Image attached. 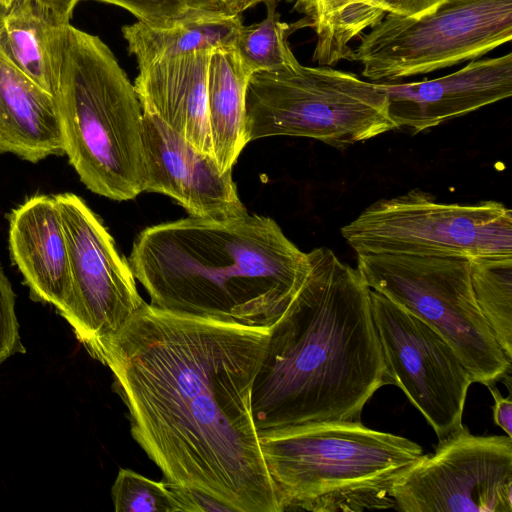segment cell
<instances>
[{
  "instance_id": "cb8c5ba5",
  "label": "cell",
  "mask_w": 512,
  "mask_h": 512,
  "mask_svg": "<svg viewBox=\"0 0 512 512\" xmlns=\"http://www.w3.org/2000/svg\"><path fill=\"white\" fill-rule=\"evenodd\" d=\"M116 512H178L168 481H155L121 468L111 488Z\"/></svg>"
},
{
  "instance_id": "ac0fdd59",
  "label": "cell",
  "mask_w": 512,
  "mask_h": 512,
  "mask_svg": "<svg viewBox=\"0 0 512 512\" xmlns=\"http://www.w3.org/2000/svg\"><path fill=\"white\" fill-rule=\"evenodd\" d=\"M68 25L56 23L32 0H16L0 9V57L54 96Z\"/></svg>"
},
{
  "instance_id": "5bb4252c",
  "label": "cell",
  "mask_w": 512,
  "mask_h": 512,
  "mask_svg": "<svg viewBox=\"0 0 512 512\" xmlns=\"http://www.w3.org/2000/svg\"><path fill=\"white\" fill-rule=\"evenodd\" d=\"M396 128L419 133L512 95V53L474 59L449 75L419 82H377Z\"/></svg>"
},
{
  "instance_id": "83f0119b",
  "label": "cell",
  "mask_w": 512,
  "mask_h": 512,
  "mask_svg": "<svg viewBox=\"0 0 512 512\" xmlns=\"http://www.w3.org/2000/svg\"><path fill=\"white\" fill-rule=\"evenodd\" d=\"M443 0H375L386 13L418 17L434 9Z\"/></svg>"
},
{
  "instance_id": "9a60e30c",
  "label": "cell",
  "mask_w": 512,
  "mask_h": 512,
  "mask_svg": "<svg viewBox=\"0 0 512 512\" xmlns=\"http://www.w3.org/2000/svg\"><path fill=\"white\" fill-rule=\"evenodd\" d=\"M9 248L34 301L64 318L70 297L68 244L54 196L35 195L9 216Z\"/></svg>"
},
{
  "instance_id": "5b68a950",
  "label": "cell",
  "mask_w": 512,
  "mask_h": 512,
  "mask_svg": "<svg viewBox=\"0 0 512 512\" xmlns=\"http://www.w3.org/2000/svg\"><path fill=\"white\" fill-rule=\"evenodd\" d=\"M64 154L93 193L144 191L143 111L134 84L96 35L66 28L55 92Z\"/></svg>"
},
{
  "instance_id": "8992f818",
  "label": "cell",
  "mask_w": 512,
  "mask_h": 512,
  "mask_svg": "<svg viewBox=\"0 0 512 512\" xmlns=\"http://www.w3.org/2000/svg\"><path fill=\"white\" fill-rule=\"evenodd\" d=\"M396 129L377 82L329 66L254 73L245 101L246 141L312 138L342 149Z\"/></svg>"
},
{
  "instance_id": "30bf717a",
  "label": "cell",
  "mask_w": 512,
  "mask_h": 512,
  "mask_svg": "<svg viewBox=\"0 0 512 512\" xmlns=\"http://www.w3.org/2000/svg\"><path fill=\"white\" fill-rule=\"evenodd\" d=\"M65 230L70 297L64 319L94 358L145 303L128 260L101 219L74 193L54 196Z\"/></svg>"
},
{
  "instance_id": "e0dca14e",
  "label": "cell",
  "mask_w": 512,
  "mask_h": 512,
  "mask_svg": "<svg viewBox=\"0 0 512 512\" xmlns=\"http://www.w3.org/2000/svg\"><path fill=\"white\" fill-rule=\"evenodd\" d=\"M36 163L63 155L55 97L0 57V154Z\"/></svg>"
},
{
  "instance_id": "4dcf8cb0",
  "label": "cell",
  "mask_w": 512,
  "mask_h": 512,
  "mask_svg": "<svg viewBox=\"0 0 512 512\" xmlns=\"http://www.w3.org/2000/svg\"><path fill=\"white\" fill-rule=\"evenodd\" d=\"M281 0H222L224 13L227 15H241L244 11L258 4L279 3Z\"/></svg>"
},
{
  "instance_id": "52a82bcc",
  "label": "cell",
  "mask_w": 512,
  "mask_h": 512,
  "mask_svg": "<svg viewBox=\"0 0 512 512\" xmlns=\"http://www.w3.org/2000/svg\"><path fill=\"white\" fill-rule=\"evenodd\" d=\"M366 285L435 329L453 347L473 382L495 384L511 372L474 297L464 256L357 254Z\"/></svg>"
},
{
  "instance_id": "1f68e13d",
  "label": "cell",
  "mask_w": 512,
  "mask_h": 512,
  "mask_svg": "<svg viewBox=\"0 0 512 512\" xmlns=\"http://www.w3.org/2000/svg\"><path fill=\"white\" fill-rule=\"evenodd\" d=\"M195 12L204 14H225L222 0H184ZM227 15V14H226Z\"/></svg>"
},
{
  "instance_id": "277c9868",
  "label": "cell",
  "mask_w": 512,
  "mask_h": 512,
  "mask_svg": "<svg viewBox=\"0 0 512 512\" xmlns=\"http://www.w3.org/2000/svg\"><path fill=\"white\" fill-rule=\"evenodd\" d=\"M284 511L394 508L393 485L425 455L414 441L361 421H325L258 432Z\"/></svg>"
},
{
  "instance_id": "4fadbf2b",
  "label": "cell",
  "mask_w": 512,
  "mask_h": 512,
  "mask_svg": "<svg viewBox=\"0 0 512 512\" xmlns=\"http://www.w3.org/2000/svg\"><path fill=\"white\" fill-rule=\"evenodd\" d=\"M144 191L165 194L189 216L224 219L247 212L232 178L156 116L143 112Z\"/></svg>"
},
{
  "instance_id": "f1b7e54d",
  "label": "cell",
  "mask_w": 512,
  "mask_h": 512,
  "mask_svg": "<svg viewBox=\"0 0 512 512\" xmlns=\"http://www.w3.org/2000/svg\"><path fill=\"white\" fill-rule=\"evenodd\" d=\"M494 399L493 420L507 436L512 438V401L511 395L505 398L495 384L488 385Z\"/></svg>"
},
{
  "instance_id": "9c48e42d",
  "label": "cell",
  "mask_w": 512,
  "mask_h": 512,
  "mask_svg": "<svg viewBox=\"0 0 512 512\" xmlns=\"http://www.w3.org/2000/svg\"><path fill=\"white\" fill-rule=\"evenodd\" d=\"M341 234L357 254L512 256V211L496 201L439 203L413 189L371 204Z\"/></svg>"
},
{
  "instance_id": "7c38bea8",
  "label": "cell",
  "mask_w": 512,
  "mask_h": 512,
  "mask_svg": "<svg viewBox=\"0 0 512 512\" xmlns=\"http://www.w3.org/2000/svg\"><path fill=\"white\" fill-rule=\"evenodd\" d=\"M391 497L403 512H511L512 438L463 426L411 467Z\"/></svg>"
},
{
  "instance_id": "ba28073f",
  "label": "cell",
  "mask_w": 512,
  "mask_h": 512,
  "mask_svg": "<svg viewBox=\"0 0 512 512\" xmlns=\"http://www.w3.org/2000/svg\"><path fill=\"white\" fill-rule=\"evenodd\" d=\"M511 39L512 0H443L418 17L386 13L349 61L371 82H394L478 59Z\"/></svg>"
},
{
  "instance_id": "8fae6325",
  "label": "cell",
  "mask_w": 512,
  "mask_h": 512,
  "mask_svg": "<svg viewBox=\"0 0 512 512\" xmlns=\"http://www.w3.org/2000/svg\"><path fill=\"white\" fill-rule=\"evenodd\" d=\"M372 316L390 384L399 387L442 441L463 428L473 379L435 329L370 289Z\"/></svg>"
},
{
  "instance_id": "f546056e",
  "label": "cell",
  "mask_w": 512,
  "mask_h": 512,
  "mask_svg": "<svg viewBox=\"0 0 512 512\" xmlns=\"http://www.w3.org/2000/svg\"><path fill=\"white\" fill-rule=\"evenodd\" d=\"M41 10L60 25L70 24L76 4L81 0H32Z\"/></svg>"
},
{
  "instance_id": "7a4b0ae2",
  "label": "cell",
  "mask_w": 512,
  "mask_h": 512,
  "mask_svg": "<svg viewBox=\"0 0 512 512\" xmlns=\"http://www.w3.org/2000/svg\"><path fill=\"white\" fill-rule=\"evenodd\" d=\"M309 270L271 326L252 390L258 432L325 421H359L390 384L370 288L328 248L308 252Z\"/></svg>"
},
{
  "instance_id": "3957f363",
  "label": "cell",
  "mask_w": 512,
  "mask_h": 512,
  "mask_svg": "<svg viewBox=\"0 0 512 512\" xmlns=\"http://www.w3.org/2000/svg\"><path fill=\"white\" fill-rule=\"evenodd\" d=\"M128 262L153 306L261 327L277 321L309 270L308 253L272 218L249 213L147 227Z\"/></svg>"
},
{
  "instance_id": "7402d4cb",
  "label": "cell",
  "mask_w": 512,
  "mask_h": 512,
  "mask_svg": "<svg viewBox=\"0 0 512 512\" xmlns=\"http://www.w3.org/2000/svg\"><path fill=\"white\" fill-rule=\"evenodd\" d=\"M470 279L483 317L512 360V256L470 259Z\"/></svg>"
},
{
  "instance_id": "2e32d148",
  "label": "cell",
  "mask_w": 512,
  "mask_h": 512,
  "mask_svg": "<svg viewBox=\"0 0 512 512\" xmlns=\"http://www.w3.org/2000/svg\"><path fill=\"white\" fill-rule=\"evenodd\" d=\"M213 51H194L155 60L138 67L134 82L144 113L156 116L198 152L211 156L207 77Z\"/></svg>"
},
{
  "instance_id": "4316f807",
  "label": "cell",
  "mask_w": 512,
  "mask_h": 512,
  "mask_svg": "<svg viewBox=\"0 0 512 512\" xmlns=\"http://www.w3.org/2000/svg\"><path fill=\"white\" fill-rule=\"evenodd\" d=\"M168 483L177 502L178 512L229 511L226 506L201 492Z\"/></svg>"
},
{
  "instance_id": "d4e9b609",
  "label": "cell",
  "mask_w": 512,
  "mask_h": 512,
  "mask_svg": "<svg viewBox=\"0 0 512 512\" xmlns=\"http://www.w3.org/2000/svg\"><path fill=\"white\" fill-rule=\"evenodd\" d=\"M113 4L133 14L139 22L152 28L166 29L189 20L207 15L192 11L184 0H94Z\"/></svg>"
},
{
  "instance_id": "603a6c76",
  "label": "cell",
  "mask_w": 512,
  "mask_h": 512,
  "mask_svg": "<svg viewBox=\"0 0 512 512\" xmlns=\"http://www.w3.org/2000/svg\"><path fill=\"white\" fill-rule=\"evenodd\" d=\"M266 17L257 23L240 28L233 49L243 65L253 74L294 67L300 62L293 54L288 36L291 25L280 20L277 3H268Z\"/></svg>"
},
{
  "instance_id": "ffe728a7",
  "label": "cell",
  "mask_w": 512,
  "mask_h": 512,
  "mask_svg": "<svg viewBox=\"0 0 512 512\" xmlns=\"http://www.w3.org/2000/svg\"><path fill=\"white\" fill-rule=\"evenodd\" d=\"M241 15H200L172 28L158 29L139 21L122 27L129 54L138 67L184 53L232 48L242 27Z\"/></svg>"
},
{
  "instance_id": "6da1fadb",
  "label": "cell",
  "mask_w": 512,
  "mask_h": 512,
  "mask_svg": "<svg viewBox=\"0 0 512 512\" xmlns=\"http://www.w3.org/2000/svg\"><path fill=\"white\" fill-rule=\"evenodd\" d=\"M271 326L145 302L94 356L112 372L131 436L164 480L230 512H282L252 409Z\"/></svg>"
},
{
  "instance_id": "d6a6232c",
  "label": "cell",
  "mask_w": 512,
  "mask_h": 512,
  "mask_svg": "<svg viewBox=\"0 0 512 512\" xmlns=\"http://www.w3.org/2000/svg\"><path fill=\"white\" fill-rule=\"evenodd\" d=\"M16 0H0V9L9 8Z\"/></svg>"
},
{
  "instance_id": "d6986e66",
  "label": "cell",
  "mask_w": 512,
  "mask_h": 512,
  "mask_svg": "<svg viewBox=\"0 0 512 512\" xmlns=\"http://www.w3.org/2000/svg\"><path fill=\"white\" fill-rule=\"evenodd\" d=\"M252 75L233 47L212 52L207 77V111L213 156L222 171L232 170L247 144L245 101Z\"/></svg>"
},
{
  "instance_id": "44dd1931",
  "label": "cell",
  "mask_w": 512,
  "mask_h": 512,
  "mask_svg": "<svg viewBox=\"0 0 512 512\" xmlns=\"http://www.w3.org/2000/svg\"><path fill=\"white\" fill-rule=\"evenodd\" d=\"M293 9L302 14L293 31L312 28L317 42L312 60L319 66H330L341 60H350L349 43L363 31L371 28L386 14L375 0H288Z\"/></svg>"
},
{
  "instance_id": "484cf974",
  "label": "cell",
  "mask_w": 512,
  "mask_h": 512,
  "mask_svg": "<svg viewBox=\"0 0 512 512\" xmlns=\"http://www.w3.org/2000/svg\"><path fill=\"white\" fill-rule=\"evenodd\" d=\"M15 301L16 295L0 265V364L26 351L20 340Z\"/></svg>"
}]
</instances>
